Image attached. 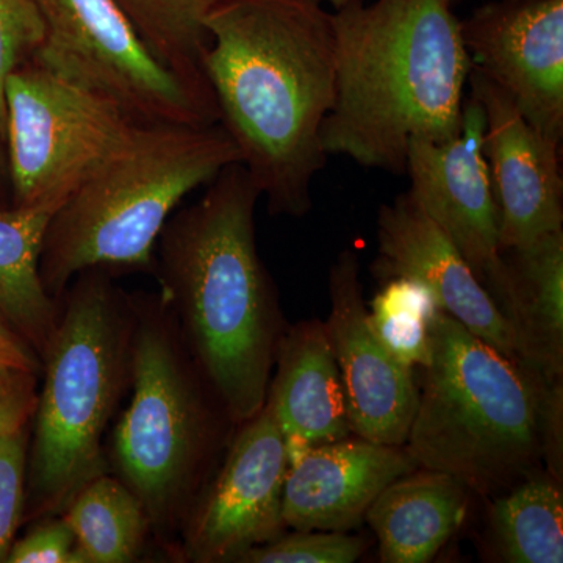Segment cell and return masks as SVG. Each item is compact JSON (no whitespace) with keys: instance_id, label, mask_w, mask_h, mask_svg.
I'll return each mask as SVG.
<instances>
[{"instance_id":"cell-26","label":"cell","mask_w":563,"mask_h":563,"mask_svg":"<svg viewBox=\"0 0 563 563\" xmlns=\"http://www.w3.org/2000/svg\"><path fill=\"white\" fill-rule=\"evenodd\" d=\"M46 40L33 0H0V139H5V84L10 74L36 57ZM5 143V141H3Z\"/></svg>"},{"instance_id":"cell-23","label":"cell","mask_w":563,"mask_h":563,"mask_svg":"<svg viewBox=\"0 0 563 563\" xmlns=\"http://www.w3.org/2000/svg\"><path fill=\"white\" fill-rule=\"evenodd\" d=\"M141 41L165 68L210 91L202 70L209 46L206 20L221 0H114ZM213 95V92H211Z\"/></svg>"},{"instance_id":"cell-1","label":"cell","mask_w":563,"mask_h":563,"mask_svg":"<svg viewBox=\"0 0 563 563\" xmlns=\"http://www.w3.org/2000/svg\"><path fill=\"white\" fill-rule=\"evenodd\" d=\"M206 27L202 70L221 128L269 213L306 217L328 162L321 125L335 96L332 13L321 0H221Z\"/></svg>"},{"instance_id":"cell-2","label":"cell","mask_w":563,"mask_h":563,"mask_svg":"<svg viewBox=\"0 0 563 563\" xmlns=\"http://www.w3.org/2000/svg\"><path fill=\"white\" fill-rule=\"evenodd\" d=\"M258 199L242 163L229 165L166 222L154 268L196 368L236 422L265 404L280 336L276 291L255 239Z\"/></svg>"},{"instance_id":"cell-6","label":"cell","mask_w":563,"mask_h":563,"mask_svg":"<svg viewBox=\"0 0 563 563\" xmlns=\"http://www.w3.org/2000/svg\"><path fill=\"white\" fill-rule=\"evenodd\" d=\"M43 358L31 466L32 514L54 517L106 473L103 432L131 368L133 302L107 269L79 274Z\"/></svg>"},{"instance_id":"cell-32","label":"cell","mask_w":563,"mask_h":563,"mask_svg":"<svg viewBox=\"0 0 563 563\" xmlns=\"http://www.w3.org/2000/svg\"><path fill=\"white\" fill-rule=\"evenodd\" d=\"M3 207H11V190L5 143L0 139V209Z\"/></svg>"},{"instance_id":"cell-7","label":"cell","mask_w":563,"mask_h":563,"mask_svg":"<svg viewBox=\"0 0 563 563\" xmlns=\"http://www.w3.org/2000/svg\"><path fill=\"white\" fill-rule=\"evenodd\" d=\"M187 354L162 298L133 302V393L114 428L111 455L163 539L187 523L213 440V420Z\"/></svg>"},{"instance_id":"cell-13","label":"cell","mask_w":563,"mask_h":563,"mask_svg":"<svg viewBox=\"0 0 563 563\" xmlns=\"http://www.w3.org/2000/svg\"><path fill=\"white\" fill-rule=\"evenodd\" d=\"M329 295L331 313L324 324L351 432L369 442L402 446L417 410L415 369L396 361L374 333L354 251L340 252L331 266Z\"/></svg>"},{"instance_id":"cell-14","label":"cell","mask_w":563,"mask_h":563,"mask_svg":"<svg viewBox=\"0 0 563 563\" xmlns=\"http://www.w3.org/2000/svg\"><path fill=\"white\" fill-rule=\"evenodd\" d=\"M485 114L484 155L498 209L501 251L563 231L561 141L533 128L512 99L477 69L468 77Z\"/></svg>"},{"instance_id":"cell-9","label":"cell","mask_w":563,"mask_h":563,"mask_svg":"<svg viewBox=\"0 0 563 563\" xmlns=\"http://www.w3.org/2000/svg\"><path fill=\"white\" fill-rule=\"evenodd\" d=\"M46 40L33 62L139 122L220 124L210 91L165 68L114 0H33Z\"/></svg>"},{"instance_id":"cell-16","label":"cell","mask_w":563,"mask_h":563,"mask_svg":"<svg viewBox=\"0 0 563 563\" xmlns=\"http://www.w3.org/2000/svg\"><path fill=\"white\" fill-rule=\"evenodd\" d=\"M418 468L404 444L347 437L306 448L288 461L284 523L295 531H350L388 484Z\"/></svg>"},{"instance_id":"cell-8","label":"cell","mask_w":563,"mask_h":563,"mask_svg":"<svg viewBox=\"0 0 563 563\" xmlns=\"http://www.w3.org/2000/svg\"><path fill=\"white\" fill-rule=\"evenodd\" d=\"M5 117L11 207L54 213L140 124L33 60L7 79Z\"/></svg>"},{"instance_id":"cell-30","label":"cell","mask_w":563,"mask_h":563,"mask_svg":"<svg viewBox=\"0 0 563 563\" xmlns=\"http://www.w3.org/2000/svg\"><path fill=\"white\" fill-rule=\"evenodd\" d=\"M539 433L544 470L563 483V377L539 373Z\"/></svg>"},{"instance_id":"cell-27","label":"cell","mask_w":563,"mask_h":563,"mask_svg":"<svg viewBox=\"0 0 563 563\" xmlns=\"http://www.w3.org/2000/svg\"><path fill=\"white\" fill-rule=\"evenodd\" d=\"M27 431L0 435V563L7 561L25 509Z\"/></svg>"},{"instance_id":"cell-31","label":"cell","mask_w":563,"mask_h":563,"mask_svg":"<svg viewBox=\"0 0 563 563\" xmlns=\"http://www.w3.org/2000/svg\"><path fill=\"white\" fill-rule=\"evenodd\" d=\"M0 362L33 373L43 372V361L38 354L11 329L2 314H0Z\"/></svg>"},{"instance_id":"cell-15","label":"cell","mask_w":563,"mask_h":563,"mask_svg":"<svg viewBox=\"0 0 563 563\" xmlns=\"http://www.w3.org/2000/svg\"><path fill=\"white\" fill-rule=\"evenodd\" d=\"M377 254L379 258L374 272L380 277L420 282L429 288L444 313L451 314L510 361L520 362L509 321L461 252L409 192L380 206Z\"/></svg>"},{"instance_id":"cell-20","label":"cell","mask_w":563,"mask_h":563,"mask_svg":"<svg viewBox=\"0 0 563 563\" xmlns=\"http://www.w3.org/2000/svg\"><path fill=\"white\" fill-rule=\"evenodd\" d=\"M54 211L0 209V314L41 361L60 320V301L41 280L40 262Z\"/></svg>"},{"instance_id":"cell-29","label":"cell","mask_w":563,"mask_h":563,"mask_svg":"<svg viewBox=\"0 0 563 563\" xmlns=\"http://www.w3.org/2000/svg\"><path fill=\"white\" fill-rule=\"evenodd\" d=\"M38 395V373L0 362V435L27 431Z\"/></svg>"},{"instance_id":"cell-25","label":"cell","mask_w":563,"mask_h":563,"mask_svg":"<svg viewBox=\"0 0 563 563\" xmlns=\"http://www.w3.org/2000/svg\"><path fill=\"white\" fill-rule=\"evenodd\" d=\"M362 537L339 531H295L240 555V563H352L365 554Z\"/></svg>"},{"instance_id":"cell-11","label":"cell","mask_w":563,"mask_h":563,"mask_svg":"<svg viewBox=\"0 0 563 563\" xmlns=\"http://www.w3.org/2000/svg\"><path fill=\"white\" fill-rule=\"evenodd\" d=\"M243 424L220 473L188 515L185 561L236 562L287 528L282 517L287 442L272 404L265 401Z\"/></svg>"},{"instance_id":"cell-34","label":"cell","mask_w":563,"mask_h":563,"mask_svg":"<svg viewBox=\"0 0 563 563\" xmlns=\"http://www.w3.org/2000/svg\"><path fill=\"white\" fill-rule=\"evenodd\" d=\"M448 2H450V3H451V5H453V7H454V5H455V3H457V2H459V0H448Z\"/></svg>"},{"instance_id":"cell-3","label":"cell","mask_w":563,"mask_h":563,"mask_svg":"<svg viewBox=\"0 0 563 563\" xmlns=\"http://www.w3.org/2000/svg\"><path fill=\"white\" fill-rule=\"evenodd\" d=\"M332 29L335 96L321 125L325 154L404 174L410 141L461 132L473 63L448 0H354L332 13Z\"/></svg>"},{"instance_id":"cell-17","label":"cell","mask_w":563,"mask_h":563,"mask_svg":"<svg viewBox=\"0 0 563 563\" xmlns=\"http://www.w3.org/2000/svg\"><path fill=\"white\" fill-rule=\"evenodd\" d=\"M266 401L287 442L288 459L351 435L339 366L325 324L301 321L279 336Z\"/></svg>"},{"instance_id":"cell-24","label":"cell","mask_w":563,"mask_h":563,"mask_svg":"<svg viewBox=\"0 0 563 563\" xmlns=\"http://www.w3.org/2000/svg\"><path fill=\"white\" fill-rule=\"evenodd\" d=\"M439 312L442 309L429 288L406 277L385 279L368 310L377 339L412 369L428 365L432 322Z\"/></svg>"},{"instance_id":"cell-10","label":"cell","mask_w":563,"mask_h":563,"mask_svg":"<svg viewBox=\"0 0 563 563\" xmlns=\"http://www.w3.org/2000/svg\"><path fill=\"white\" fill-rule=\"evenodd\" d=\"M485 114L474 96L463 101L454 139H415L407 151L410 196L461 252L503 312L507 266L499 247L498 209L484 155Z\"/></svg>"},{"instance_id":"cell-21","label":"cell","mask_w":563,"mask_h":563,"mask_svg":"<svg viewBox=\"0 0 563 563\" xmlns=\"http://www.w3.org/2000/svg\"><path fill=\"white\" fill-rule=\"evenodd\" d=\"M487 555L504 563L563 562V483L533 468L492 503Z\"/></svg>"},{"instance_id":"cell-18","label":"cell","mask_w":563,"mask_h":563,"mask_svg":"<svg viewBox=\"0 0 563 563\" xmlns=\"http://www.w3.org/2000/svg\"><path fill=\"white\" fill-rule=\"evenodd\" d=\"M472 492L451 474L418 468L377 495L365 520L383 563L431 562L468 514Z\"/></svg>"},{"instance_id":"cell-28","label":"cell","mask_w":563,"mask_h":563,"mask_svg":"<svg viewBox=\"0 0 563 563\" xmlns=\"http://www.w3.org/2000/svg\"><path fill=\"white\" fill-rule=\"evenodd\" d=\"M7 563H87L65 518L47 517L11 544Z\"/></svg>"},{"instance_id":"cell-33","label":"cell","mask_w":563,"mask_h":563,"mask_svg":"<svg viewBox=\"0 0 563 563\" xmlns=\"http://www.w3.org/2000/svg\"><path fill=\"white\" fill-rule=\"evenodd\" d=\"M328 2L331 3L333 9L339 10L346 5V3L354 2V0H328Z\"/></svg>"},{"instance_id":"cell-12","label":"cell","mask_w":563,"mask_h":563,"mask_svg":"<svg viewBox=\"0 0 563 563\" xmlns=\"http://www.w3.org/2000/svg\"><path fill=\"white\" fill-rule=\"evenodd\" d=\"M473 68L544 135H563V0H495L461 21Z\"/></svg>"},{"instance_id":"cell-5","label":"cell","mask_w":563,"mask_h":563,"mask_svg":"<svg viewBox=\"0 0 563 563\" xmlns=\"http://www.w3.org/2000/svg\"><path fill=\"white\" fill-rule=\"evenodd\" d=\"M404 446L420 468L451 474L476 495L506 492L542 459L539 373L442 310Z\"/></svg>"},{"instance_id":"cell-4","label":"cell","mask_w":563,"mask_h":563,"mask_svg":"<svg viewBox=\"0 0 563 563\" xmlns=\"http://www.w3.org/2000/svg\"><path fill=\"white\" fill-rule=\"evenodd\" d=\"M233 163L220 124L140 122L52 214L41 252L44 288L60 301L90 269L154 272V247L180 203Z\"/></svg>"},{"instance_id":"cell-19","label":"cell","mask_w":563,"mask_h":563,"mask_svg":"<svg viewBox=\"0 0 563 563\" xmlns=\"http://www.w3.org/2000/svg\"><path fill=\"white\" fill-rule=\"evenodd\" d=\"M507 292L503 314L518 357L548 379L563 377V231L503 251Z\"/></svg>"},{"instance_id":"cell-22","label":"cell","mask_w":563,"mask_h":563,"mask_svg":"<svg viewBox=\"0 0 563 563\" xmlns=\"http://www.w3.org/2000/svg\"><path fill=\"white\" fill-rule=\"evenodd\" d=\"M62 517L87 563L136 561L151 531L139 496L120 477L106 473L84 485Z\"/></svg>"}]
</instances>
